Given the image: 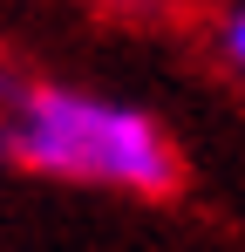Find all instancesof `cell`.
<instances>
[{"instance_id": "obj_1", "label": "cell", "mask_w": 245, "mask_h": 252, "mask_svg": "<svg viewBox=\"0 0 245 252\" xmlns=\"http://www.w3.org/2000/svg\"><path fill=\"white\" fill-rule=\"evenodd\" d=\"M7 164L55 177V184L129 191V198H177L184 184V157L143 102L95 95L75 82H21Z\"/></svg>"}, {"instance_id": "obj_2", "label": "cell", "mask_w": 245, "mask_h": 252, "mask_svg": "<svg viewBox=\"0 0 245 252\" xmlns=\"http://www.w3.org/2000/svg\"><path fill=\"white\" fill-rule=\"evenodd\" d=\"M218 55H225V68L245 82V0L225 7V21H218Z\"/></svg>"}, {"instance_id": "obj_3", "label": "cell", "mask_w": 245, "mask_h": 252, "mask_svg": "<svg viewBox=\"0 0 245 252\" xmlns=\"http://www.w3.org/2000/svg\"><path fill=\"white\" fill-rule=\"evenodd\" d=\"M21 82H28V75H14V68L0 62V164H7V129H14V109H21Z\"/></svg>"}]
</instances>
